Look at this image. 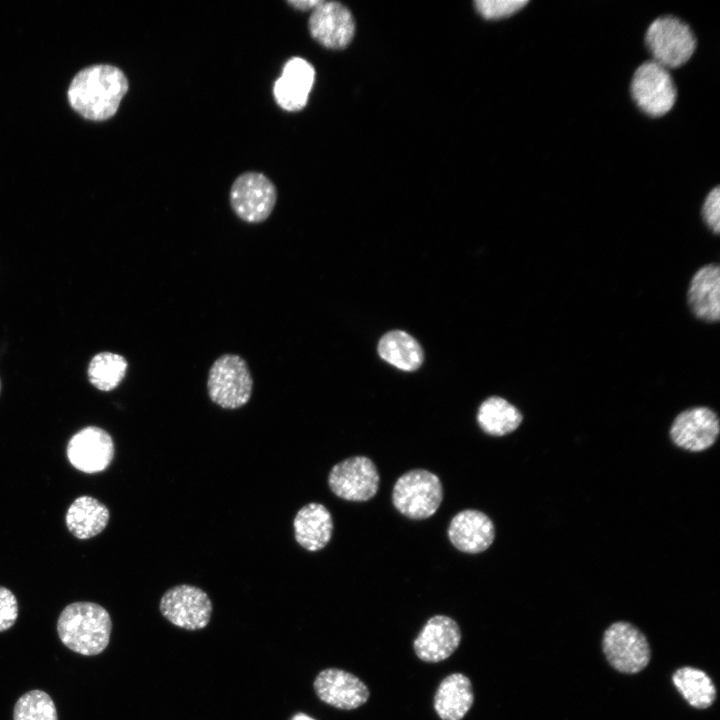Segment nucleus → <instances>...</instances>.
I'll return each mask as SVG.
<instances>
[{
	"instance_id": "31",
	"label": "nucleus",
	"mask_w": 720,
	"mask_h": 720,
	"mask_svg": "<svg viewBox=\"0 0 720 720\" xmlns=\"http://www.w3.org/2000/svg\"><path fill=\"white\" fill-rule=\"evenodd\" d=\"M291 720H316L312 718L311 716L305 714V713H297L295 714Z\"/></svg>"
},
{
	"instance_id": "3",
	"label": "nucleus",
	"mask_w": 720,
	"mask_h": 720,
	"mask_svg": "<svg viewBox=\"0 0 720 720\" xmlns=\"http://www.w3.org/2000/svg\"><path fill=\"white\" fill-rule=\"evenodd\" d=\"M443 499L439 477L424 469L405 472L394 484L392 502L402 515L413 520L431 517Z\"/></svg>"
},
{
	"instance_id": "14",
	"label": "nucleus",
	"mask_w": 720,
	"mask_h": 720,
	"mask_svg": "<svg viewBox=\"0 0 720 720\" xmlns=\"http://www.w3.org/2000/svg\"><path fill=\"white\" fill-rule=\"evenodd\" d=\"M114 456L112 437L105 430L88 426L72 436L67 445V457L76 469L85 473L105 470Z\"/></svg>"
},
{
	"instance_id": "26",
	"label": "nucleus",
	"mask_w": 720,
	"mask_h": 720,
	"mask_svg": "<svg viewBox=\"0 0 720 720\" xmlns=\"http://www.w3.org/2000/svg\"><path fill=\"white\" fill-rule=\"evenodd\" d=\"M13 720H58L52 698L42 690H31L15 703Z\"/></svg>"
},
{
	"instance_id": "22",
	"label": "nucleus",
	"mask_w": 720,
	"mask_h": 720,
	"mask_svg": "<svg viewBox=\"0 0 720 720\" xmlns=\"http://www.w3.org/2000/svg\"><path fill=\"white\" fill-rule=\"evenodd\" d=\"M378 353L383 360L404 371H415L424 360L419 343L400 330L390 331L380 339Z\"/></svg>"
},
{
	"instance_id": "8",
	"label": "nucleus",
	"mask_w": 720,
	"mask_h": 720,
	"mask_svg": "<svg viewBox=\"0 0 720 720\" xmlns=\"http://www.w3.org/2000/svg\"><path fill=\"white\" fill-rule=\"evenodd\" d=\"M277 200L274 184L258 172L239 175L230 190V205L234 213L248 223H260L273 211Z\"/></svg>"
},
{
	"instance_id": "21",
	"label": "nucleus",
	"mask_w": 720,
	"mask_h": 720,
	"mask_svg": "<svg viewBox=\"0 0 720 720\" xmlns=\"http://www.w3.org/2000/svg\"><path fill=\"white\" fill-rule=\"evenodd\" d=\"M108 508L91 496L76 498L66 513L68 530L79 539H88L101 533L109 521Z\"/></svg>"
},
{
	"instance_id": "15",
	"label": "nucleus",
	"mask_w": 720,
	"mask_h": 720,
	"mask_svg": "<svg viewBox=\"0 0 720 720\" xmlns=\"http://www.w3.org/2000/svg\"><path fill=\"white\" fill-rule=\"evenodd\" d=\"M462 638L458 623L446 615L428 619L413 641L416 656L427 663L449 658L460 645Z\"/></svg>"
},
{
	"instance_id": "13",
	"label": "nucleus",
	"mask_w": 720,
	"mask_h": 720,
	"mask_svg": "<svg viewBox=\"0 0 720 720\" xmlns=\"http://www.w3.org/2000/svg\"><path fill=\"white\" fill-rule=\"evenodd\" d=\"M310 35L322 46L342 49L352 40L355 23L351 12L334 1H321L308 21Z\"/></svg>"
},
{
	"instance_id": "30",
	"label": "nucleus",
	"mask_w": 720,
	"mask_h": 720,
	"mask_svg": "<svg viewBox=\"0 0 720 720\" xmlns=\"http://www.w3.org/2000/svg\"><path fill=\"white\" fill-rule=\"evenodd\" d=\"M321 1L322 0H305V1H298V0L295 1L294 0V1H288V4L293 6L295 9L306 11V10L314 9L321 3Z\"/></svg>"
},
{
	"instance_id": "4",
	"label": "nucleus",
	"mask_w": 720,
	"mask_h": 720,
	"mask_svg": "<svg viewBox=\"0 0 720 720\" xmlns=\"http://www.w3.org/2000/svg\"><path fill=\"white\" fill-rule=\"evenodd\" d=\"M253 378L246 361L236 354H223L211 365L207 391L211 401L224 409H237L248 403Z\"/></svg>"
},
{
	"instance_id": "5",
	"label": "nucleus",
	"mask_w": 720,
	"mask_h": 720,
	"mask_svg": "<svg viewBox=\"0 0 720 720\" xmlns=\"http://www.w3.org/2000/svg\"><path fill=\"white\" fill-rule=\"evenodd\" d=\"M645 42L652 60L668 70L685 64L696 48L689 25L674 16L655 19L647 29Z\"/></svg>"
},
{
	"instance_id": "29",
	"label": "nucleus",
	"mask_w": 720,
	"mask_h": 720,
	"mask_svg": "<svg viewBox=\"0 0 720 720\" xmlns=\"http://www.w3.org/2000/svg\"><path fill=\"white\" fill-rule=\"evenodd\" d=\"M702 216L708 228L715 234L720 232V189L715 187L705 198Z\"/></svg>"
},
{
	"instance_id": "10",
	"label": "nucleus",
	"mask_w": 720,
	"mask_h": 720,
	"mask_svg": "<svg viewBox=\"0 0 720 720\" xmlns=\"http://www.w3.org/2000/svg\"><path fill=\"white\" fill-rule=\"evenodd\" d=\"M162 615L173 625L186 630L205 628L211 618L212 602L205 591L188 584L167 590L160 600Z\"/></svg>"
},
{
	"instance_id": "27",
	"label": "nucleus",
	"mask_w": 720,
	"mask_h": 720,
	"mask_svg": "<svg viewBox=\"0 0 720 720\" xmlns=\"http://www.w3.org/2000/svg\"><path fill=\"white\" fill-rule=\"evenodd\" d=\"M527 4V0H477L474 2L479 14L489 20L510 16Z\"/></svg>"
},
{
	"instance_id": "9",
	"label": "nucleus",
	"mask_w": 720,
	"mask_h": 720,
	"mask_svg": "<svg viewBox=\"0 0 720 720\" xmlns=\"http://www.w3.org/2000/svg\"><path fill=\"white\" fill-rule=\"evenodd\" d=\"M380 476L374 462L366 456L349 457L335 464L328 476L331 491L347 501L364 502L373 498Z\"/></svg>"
},
{
	"instance_id": "6",
	"label": "nucleus",
	"mask_w": 720,
	"mask_h": 720,
	"mask_svg": "<svg viewBox=\"0 0 720 720\" xmlns=\"http://www.w3.org/2000/svg\"><path fill=\"white\" fill-rule=\"evenodd\" d=\"M602 649L609 664L626 674L642 671L651 658L645 635L633 624L624 621L615 622L606 629Z\"/></svg>"
},
{
	"instance_id": "12",
	"label": "nucleus",
	"mask_w": 720,
	"mask_h": 720,
	"mask_svg": "<svg viewBox=\"0 0 720 720\" xmlns=\"http://www.w3.org/2000/svg\"><path fill=\"white\" fill-rule=\"evenodd\" d=\"M317 697L341 710H353L365 704L370 696L366 684L354 674L327 668L318 673L313 683Z\"/></svg>"
},
{
	"instance_id": "2",
	"label": "nucleus",
	"mask_w": 720,
	"mask_h": 720,
	"mask_svg": "<svg viewBox=\"0 0 720 720\" xmlns=\"http://www.w3.org/2000/svg\"><path fill=\"white\" fill-rule=\"evenodd\" d=\"M112 621L108 611L94 602H74L59 615L57 632L61 642L85 656L100 654L110 641Z\"/></svg>"
},
{
	"instance_id": "18",
	"label": "nucleus",
	"mask_w": 720,
	"mask_h": 720,
	"mask_svg": "<svg viewBox=\"0 0 720 720\" xmlns=\"http://www.w3.org/2000/svg\"><path fill=\"white\" fill-rule=\"evenodd\" d=\"M687 301L694 316L713 323L720 319V268L710 263L698 269L690 280Z\"/></svg>"
},
{
	"instance_id": "16",
	"label": "nucleus",
	"mask_w": 720,
	"mask_h": 720,
	"mask_svg": "<svg viewBox=\"0 0 720 720\" xmlns=\"http://www.w3.org/2000/svg\"><path fill=\"white\" fill-rule=\"evenodd\" d=\"M315 70L303 58L292 57L283 66L281 76L275 81L273 95L284 110L295 112L303 109L313 87Z\"/></svg>"
},
{
	"instance_id": "1",
	"label": "nucleus",
	"mask_w": 720,
	"mask_h": 720,
	"mask_svg": "<svg viewBox=\"0 0 720 720\" xmlns=\"http://www.w3.org/2000/svg\"><path fill=\"white\" fill-rule=\"evenodd\" d=\"M128 79L116 66L98 64L78 72L68 88L71 107L89 120H106L118 110Z\"/></svg>"
},
{
	"instance_id": "20",
	"label": "nucleus",
	"mask_w": 720,
	"mask_h": 720,
	"mask_svg": "<svg viewBox=\"0 0 720 720\" xmlns=\"http://www.w3.org/2000/svg\"><path fill=\"white\" fill-rule=\"evenodd\" d=\"M474 702L470 679L462 673H452L439 684L433 700L434 709L441 720H461Z\"/></svg>"
},
{
	"instance_id": "28",
	"label": "nucleus",
	"mask_w": 720,
	"mask_h": 720,
	"mask_svg": "<svg viewBox=\"0 0 720 720\" xmlns=\"http://www.w3.org/2000/svg\"><path fill=\"white\" fill-rule=\"evenodd\" d=\"M18 617V603L8 588L0 586V632L11 628Z\"/></svg>"
},
{
	"instance_id": "7",
	"label": "nucleus",
	"mask_w": 720,
	"mask_h": 720,
	"mask_svg": "<svg viewBox=\"0 0 720 720\" xmlns=\"http://www.w3.org/2000/svg\"><path fill=\"white\" fill-rule=\"evenodd\" d=\"M631 94L637 106L651 117L669 112L677 95L669 70L653 60L642 63L635 70Z\"/></svg>"
},
{
	"instance_id": "24",
	"label": "nucleus",
	"mask_w": 720,
	"mask_h": 720,
	"mask_svg": "<svg viewBox=\"0 0 720 720\" xmlns=\"http://www.w3.org/2000/svg\"><path fill=\"white\" fill-rule=\"evenodd\" d=\"M672 682L682 697L694 708L705 709L716 699V688L706 672L685 666L677 669Z\"/></svg>"
},
{
	"instance_id": "23",
	"label": "nucleus",
	"mask_w": 720,
	"mask_h": 720,
	"mask_svg": "<svg viewBox=\"0 0 720 720\" xmlns=\"http://www.w3.org/2000/svg\"><path fill=\"white\" fill-rule=\"evenodd\" d=\"M523 416L507 400L492 396L482 402L477 413L480 428L488 435L503 436L516 430Z\"/></svg>"
},
{
	"instance_id": "25",
	"label": "nucleus",
	"mask_w": 720,
	"mask_h": 720,
	"mask_svg": "<svg viewBox=\"0 0 720 720\" xmlns=\"http://www.w3.org/2000/svg\"><path fill=\"white\" fill-rule=\"evenodd\" d=\"M128 369L127 360L120 354L100 352L88 366V378L98 390L108 392L115 389L124 379Z\"/></svg>"
},
{
	"instance_id": "19",
	"label": "nucleus",
	"mask_w": 720,
	"mask_h": 720,
	"mask_svg": "<svg viewBox=\"0 0 720 720\" xmlns=\"http://www.w3.org/2000/svg\"><path fill=\"white\" fill-rule=\"evenodd\" d=\"M293 528L297 543L315 552L329 543L333 533V519L323 504L309 503L296 513Z\"/></svg>"
},
{
	"instance_id": "17",
	"label": "nucleus",
	"mask_w": 720,
	"mask_h": 720,
	"mask_svg": "<svg viewBox=\"0 0 720 720\" xmlns=\"http://www.w3.org/2000/svg\"><path fill=\"white\" fill-rule=\"evenodd\" d=\"M448 537L458 550L476 554L485 551L493 543L495 528L485 513L466 509L457 513L450 521Z\"/></svg>"
},
{
	"instance_id": "11",
	"label": "nucleus",
	"mask_w": 720,
	"mask_h": 720,
	"mask_svg": "<svg viewBox=\"0 0 720 720\" xmlns=\"http://www.w3.org/2000/svg\"><path fill=\"white\" fill-rule=\"evenodd\" d=\"M720 431L717 414L708 407H693L676 416L670 429L674 444L692 452L711 447Z\"/></svg>"
}]
</instances>
